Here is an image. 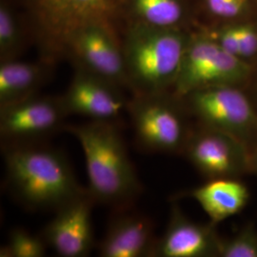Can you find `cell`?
Here are the masks:
<instances>
[{
    "label": "cell",
    "mask_w": 257,
    "mask_h": 257,
    "mask_svg": "<svg viewBox=\"0 0 257 257\" xmlns=\"http://www.w3.org/2000/svg\"><path fill=\"white\" fill-rule=\"evenodd\" d=\"M120 86L75 68L74 76L61 96L68 114L95 121H113L128 108Z\"/></svg>",
    "instance_id": "11"
},
{
    "label": "cell",
    "mask_w": 257,
    "mask_h": 257,
    "mask_svg": "<svg viewBox=\"0 0 257 257\" xmlns=\"http://www.w3.org/2000/svg\"><path fill=\"white\" fill-rule=\"evenodd\" d=\"M182 154L208 179L239 178L252 173L251 151L246 144L202 124L191 130Z\"/></svg>",
    "instance_id": "8"
},
{
    "label": "cell",
    "mask_w": 257,
    "mask_h": 257,
    "mask_svg": "<svg viewBox=\"0 0 257 257\" xmlns=\"http://www.w3.org/2000/svg\"><path fill=\"white\" fill-rule=\"evenodd\" d=\"M154 224L141 214H124L111 222L99 247L103 257L154 256Z\"/></svg>",
    "instance_id": "14"
},
{
    "label": "cell",
    "mask_w": 257,
    "mask_h": 257,
    "mask_svg": "<svg viewBox=\"0 0 257 257\" xmlns=\"http://www.w3.org/2000/svg\"><path fill=\"white\" fill-rule=\"evenodd\" d=\"M221 239L215 225L191 220L174 206L164 234L156 240L154 256L219 257Z\"/></svg>",
    "instance_id": "13"
},
{
    "label": "cell",
    "mask_w": 257,
    "mask_h": 257,
    "mask_svg": "<svg viewBox=\"0 0 257 257\" xmlns=\"http://www.w3.org/2000/svg\"><path fill=\"white\" fill-rule=\"evenodd\" d=\"M182 33L132 22L121 40L128 87L135 93H162L174 87L189 44Z\"/></svg>",
    "instance_id": "3"
},
{
    "label": "cell",
    "mask_w": 257,
    "mask_h": 257,
    "mask_svg": "<svg viewBox=\"0 0 257 257\" xmlns=\"http://www.w3.org/2000/svg\"><path fill=\"white\" fill-rule=\"evenodd\" d=\"M166 93H135L127 110L142 147L157 153L182 154L191 130L185 120L184 107L175 102L177 97Z\"/></svg>",
    "instance_id": "7"
},
{
    "label": "cell",
    "mask_w": 257,
    "mask_h": 257,
    "mask_svg": "<svg viewBox=\"0 0 257 257\" xmlns=\"http://www.w3.org/2000/svg\"><path fill=\"white\" fill-rule=\"evenodd\" d=\"M207 8L214 16L232 18L245 8L247 0H205Z\"/></svg>",
    "instance_id": "22"
},
{
    "label": "cell",
    "mask_w": 257,
    "mask_h": 257,
    "mask_svg": "<svg viewBox=\"0 0 257 257\" xmlns=\"http://www.w3.org/2000/svg\"><path fill=\"white\" fill-rule=\"evenodd\" d=\"M82 148L89 180L88 193L95 202L121 206L132 201L140 183L123 138L112 121L68 126Z\"/></svg>",
    "instance_id": "2"
},
{
    "label": "cell",
    "mask_w": 257,
    "mask_h": 257,
    "mask_svg": "<svg viewBox=\"0 0 257 257\" xmlns=\"http://www.w3.org/2000/svg\"><path fill=\"white\" fill-rule=\"evenodd\" d=\"M219 257H257V229L248 223L231 237L221 239Z\"/></svg>",
    "instance_id": "20"
},
{
    "label": "cell",
    "mask_w": 257,
    "mask_h": 257,
    "mask_svg": "<svg viewBox=\"0 0 257 257\" xmlns=\"http://www.w3.org/2000/svg\"><path fill=\"white\" fill-rule=\"evenodd\" d=\"M133 22L151 27L173 29L183 17L179 0H125Z\"/></svg>",
    "instance_id": "17"
},
{
    "label": "cell",
    "mask_w": 257,
    "mask_h": 257,
    "mask_svg": "<svg viewBox=\"0 0 257 257\" xmlns=\"http://www.w3.org/2000/svg\"><path fill=\"white\" fill-rule=\"evenodd\" d=\"M189 195L200 205L215 226L243 211L250 197L248 187L239 178L208 179L189 192Z\"/></svg>",
    "instance_id": "15"
},
{
    "label": "cell",
    "mask_w": 257,
    "mask_h": 257,
    "mask_svg": "<svg viewBox=\"0 0 257 257\" xmlns=\"http://www.w3.org/2000/svg\"><path fill=\"white\" fill-rule=\"evenodd\" d=\"M64 54L72 57L76 68L128 87L122 45L114 27L92 23L78 29L67 42Z\"/></svg>",
    "instance_id": "9"
},
{
    "label": "cell",
    "mask_w": 257,
    "mask_h": 257,
    "mask_svg": "<svg viewBox=\"0 0 257 257\" xmlns=\"http://www.w3.org/2000/svg\"><path fill=\"white\" fill-rule=\"evenodd\" d=\"M69 114L61 96L34 95L0 108V135L9 145L26 144L59 128Z\"/></svg>",
    "instance_id": "10"
},
{
    "label": "cell",
    "mask_w": 257,
    "mask_h": 257,
    "mask_svg": "<svg viewBox=\"0 0 257 257\" xmlns=\"http://www.w3.org/2000/svg\"><path fill=\"white\" fill-rule=\"evenodd\" d=\"M251 74V66L225 51L211 37L189 41L174 85V95L182 98L190 92L212 86H240Z\"/></svg>",
    "instance_id": "6"
},
{
    "label": "cell",
    "mask_w": 257,
    "mask_h": 257,
    "mask_svg": "<svg viewBox=\"0 0 257 257\" xmlns=\"http://www.w3.org/2000/svg\"><path fill=\"white\" fill-rule=\"evenodd\" d=\"M94 200L87 192L56 210L43 230L47 245L62 257H83L93 247L92 208Z\"/></svg>",
    "instance_id": "12"
},
{
    "label": "cell",
    "mask_w": 257,
    "mask_h": 257,
    "mask_svg": "<svg viewBox=\"0 0 257 257\" xmlns=\"http://www.w3.org/2000/svg\"><path fill=\"white\" fill-rule=\"evenodd\" d=\"M251 171L257 175V145L251 151Z\"/></svg>",
    "instance_id": "23"
},
{
    "label": "cell",
    "mask_w": 257,
    "mask_h": 257,
    "mask_svg": "<svg viewBox=\"0 0 257 257\" xmlns=\"http://www.w3.org/2000/svg\"><path fill=\"white\" fill-rule=\"evenodd\" d=\"M255 93H256V95L254 97H251V99H252V101L254 102V104H255V106L257 107V90Z\"/></svg>",
    "instance_id": "24"
},
{
    "label": "cell",
    "mask_w": 257,
    "mask_h": 257,
    "mask_svg": "<svg viewBox=\"0 0 257 257\" xmlns=\"http://www.w3.org/2000/svg\"><path fill=\"white\" fill-rule=\"evenodd\" d=\"M181 100L199 124L237 138L250 151L257 145V107L239 86L220 85L190 92Z\"/></svg>",
    "instance_id": "5"
},
{
    "label": "cell",
    "mask_w": 257,
    "mask_h": 257,
    "mask_svg": "<svg viewBox=\"0 0 257 257\" xmlns=\"http://www.w3.org/2000/svg\"><path fill=\"white\" fill-rule=\"evenodd\" d=\"M6 179L14 196L32 210H55L87 193L64 155L46 147L10 145L4 154Z\"/></svg>",
    "instance_id": "1"
},
{
    "label": "cell",
    "mask_w": 257,
    "mask_h": 257,
    "mask_svg": "<svg viewBox=\"0 0 257 257\" xmlns=\"http://www.w3.org/2000/svg\"><path fill=\"white\" fill-rule=\"evenodd\" d=\"M235 29L238 38L239 58L248 62L247 60L257 55V32L249 26H238Z\"/></svg>",
    "instance_id": "21"
},
{
    "label": "cell",
    "mask_w": 257,
    "mask_h": 257,
    "mask_svg": "<svg viewBox=\"0 0 257 257\" xmlns=\"http://www.w3.org/2000/svg\"><path fill=\"white\" fill-rule=\"evenodd\" d=\"M24 32L9 3H0V62L17 59L24 47Z\"/></svg>",
    "instance_id": "18"
},
{
    "label": "cell",
    "mask_w": 257,
    "mask_h": 257,
    "mask_svg": "<svg viewBox=\"0 0 257 257\" xmlns=\"http://www.w3.org/2000/svg\"><path fill=\"white\" fill-rule=\"evenodd\" d=\"M50 62H0V108L37 95L50 74Z\"/></svg>",
    "instance_id": "16"
},
{
    "label": "cell",
    "mask_w": 257,
    "mask_h": 257,
    "mask_svg": "<svg viewBox=\"0 0 257 257\" xmlns=\"http://www.w3.org/2000/svg\"><path fill=\"white\" fill-rule=\"evenodd\" d=\"M34 32L48 56L64 54L70 37L86 25L114 22L125 0H24Z\"/></svg>",
    "instance_id": "4"
},
{
    "label": "cell",
    "mask_w": 257,
    "mask_h": 257,
    "mask_svg": "<svg viewBox=\"0 0 257 257\" xmlns=\"http://www.w3.org/2000/svg\"><path fill=\"white\" fill-rule=\"evenodd\" d=\"M48 247L44 238L17 228L10 231L8 243L0 250L1 257H42Z\"/></svg>",
    "instance_id": "19"
}]
</instances>
